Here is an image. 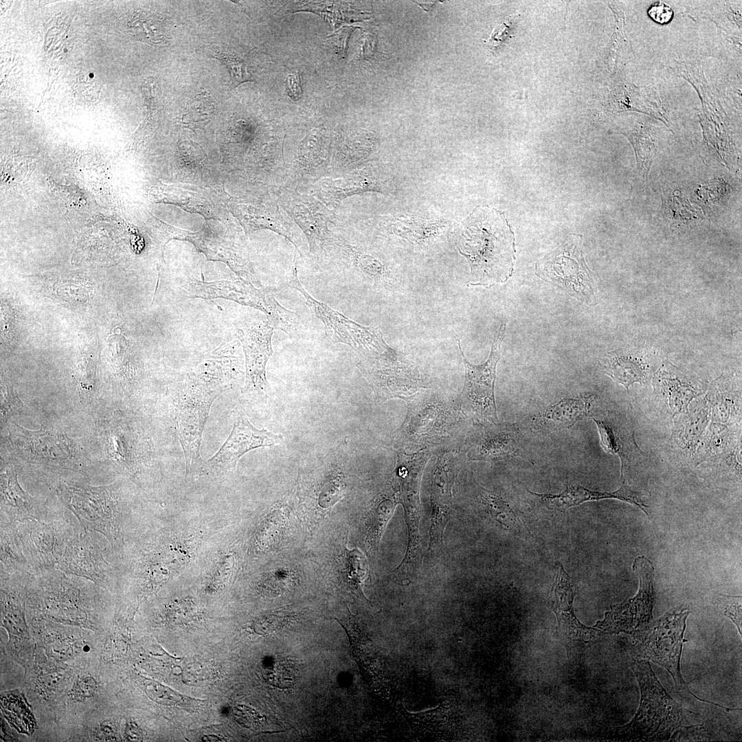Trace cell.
Masks as SVG:
<instances>
[{"label":"cell","instance_id":"cell-26","mask_svg":"<svg viewBox=\"0 0 742 742\" xmlns=\"http://www.w3.org/2000/svg\"><path fill=\"white\" fill-rule=\"evenodd\" d=\"M595 422L603 449L608 453L616 455L621 462V476L625 467L640 458L642 452L636 442L634 431H624L606 419L591 418Z\"/></svg>","mask_w":742,"mask_h":742},{"label":"cell","instance_id":"cell-32","mask_svg":"<svg viewBox=\"0 0 742 742\" xmlns=\"http://www.w3.org/2000/svg\"><path fill=\"white\" fill-rule=\"evenodd\" d=\"M133 33L141 40L150 43H159L164 40L162 25L153 14L140 12L130 22Z\"/></svg>","mask_w":742,"mask_h":742},{"label":"cell","instance_id":"cell-29","mask_svg":"<svg viewBox=\"0 0 742 742\" xmlns=\"http://www.w3.org/2000/svg\"><path fill=\"white\" fill-rule=\"evenodd\" d=\"M600 364L607 375L627 390L634 383H641L644 377V368L640 361L621 353H607Z\"/></svg>","mask_w":742,"mask_h":742},{"label":"cell","instance_id":"cell-10","mask_svg":"<svg viewBox=\"0 0 742 742\" xmlns=\"http://www.w3.org/2000/svg\"><path fill=\"white\" fill-rule=\"evenodd\" d=\"M536 274L552 282L578 300L589 304L596 301L594 284L582 251V236H568L554 251L539 260Z\"/></svg>","mask_w":742,"mask_h":742},{"label":"cell","instance_id":"cell-21","mask_svg":"<svg viewBox=\"0 0 742 742\" xmlns=\"http://www.w3.org/2000/svg\"><path fill=\"white\" fill-rule=\"evenodd\" d=\"M535 496L549 508L561 512L587 502L605 499H619L638 507L650 518L648 511L649 506L646 505L642 499V494L632 490L625 480L622 481L620 488L614 492L595 491L581 485H567L565 490L560 493H535Z\"/></svg>","mask_w":742,"mask_h":742},{"label":"cell","instance_id":"cell-12","mask_svg":"<svg viewBox=\"0 0 742 742\" xmlns=\"http://www.w3.org/2000/svg\"><path fill=\"white\" fill-rule=\"evenodd\" d=\"M505 330V324L501 325L494 336L489 357L481 365L469 362L458 341L465 370V380L459 398V406L467 416L495 424L498 422L495 398L496 368L501 356V345Z\"/></svg>","mask_w":742,"mask_h":742},{"label":"cell","instance_id":"cell-6","mask_svg":"<svg viewBox=\"0 0 742 742\" xmlns=\"http://www.w3.org/2000/svg\"><path fill=\"white\" fill-rule=\"evenodd\" d=\"M224 390V386L198 379L188 381L179 392L176 429L190 475L200 473L203 464L200 456L202 434L211 405Z\"/></svg>","mask_w":742,"mask_h":742},{"label":"cell","instance_id":"cell-18","mask_svg":"<svg viewBox=\"0 0 742 742\" xmlns=\"http://www.w3.org/2000/svg\"><path fill=\"white\" fill-rule=\"evenodd\" d=\"M576 589L563 565L558 563L548 596V603L554 613L559 631L566 637L589 641L603 633L595 627L583 625L576 618L573 603Z\"/></svg>","mask_w":742,"mask_h":742},{"label":"cell","instance_id":"cell-31","mask_svg":"<svg viewBox=\"0 0 742 742\" xmlns=\"http://www.w3.org/2000/svg\"><path fill=\"white\" fill-rule=\"evenodd\" d=\"M395 493L390 497L381 499L371 510L366 522V541L372 552L378 549L385 528L398 502Z\"/></svg>","mask_w":742,"mask_h":742},{"label":"cell","instance_id":"cell-22","mask_svg":"<svg viewBox=\"0 0 742 742\" xmlns=\"http://www.w3.org/2000/svg\"><path fill=\"white\" fill-rule=\"evenodd\" d=\"M596 398L590 394L564 398L534 416L533 423L545 430L572 428L578 421L591 417L590 409Z\"/></svg>","mask_w":742,"mask_h":742},{"label":"cell","instance_id":"cell-24","mask_svg":"<svg viewBox=\"0 0 742 742\" xmlns=\"http://www.w3.org/2000/svg\"><path fill=\"white\" fill-rule=\"evenodd\" d=\"M469 460L496 462L521 455L515 431L507 427H485L470 447Z\"/></svg>","mask_w":742,"mask_h":742},{"label":"cell","instance_id":"cell-40","mask_svg":"<svg viewBox=\"0 0 742 742\" xmlns=\"http://www.w3.org/2000/svg\"><path fill=\"white\" fill-rule=\"evenodd\" d=\"M1 422H6L10 416L19 413L23 407V402L12 387L1 390Z\"/></svg>","mask_w":742,"mask_h":742},{"label":"cell","instance_id":"cell-16","mask_svg":"<svg viewBox=\"0 0 742 742\" xmlns=\"http://www.w3.org/2000/svg\"><path fill=\"white\" fill-rule=\"evenodd\" d=\"M358 367L372 385L379 399L392 397L403 399L417 391L419 379L412 364L396 359L361 358Z\"/></svg>","mask_w":742,"mask_h":742},{"label":"cell","instance_id":"cell-23","mask_svg":"<svg viewBox=\"0 0 742 742\" xmlns=\"http://www.w3.org/2000/svg\"><path fill=\"white\" fill-rule=\"evenodd\" d=\"M387 182L370 168L339 179H324L319 182V197L327 204L335 205L342 199L366 191L383 192Z\"/></svg>","mask_w":742,"mask_h":742},{"label":"cell","instance_id":"cell-25","mask_svg":"<svg viewBox=\"0 0 742 742\" xmlns=\"http://www.w3.org/2000/svg\"><path fill=\"white\" fill-rule=\"evenodd\" d=\"M478 497L484 511L502 528L532 546L537 544L524 519L500 496L481 487Z\"/></svg>","mask_w":742,"mask_h":742},{"label":"cell","instance_id":"cell-13","mask_svg":"<svg viewBox=\"0 0 742 742\" xmlns=\"http://www.w3.org/2000/svg\"><path fill=\"white\" fill-rule=\"evenodd\" d=\"M633 570L639 578L638 593L634 597L613 605L605 613L603 620L597 622L594 627L603 633H630L645 626L653 618L655 602L653 563L644 556H638L633 561Z\"/></svg>","mask_w":742,"mask_h":742},{"label":"cell","instance_id":"cell-19","mask_svg":"<svg viewBox=\"0 0 742 742\" xmlns=\"http://www.w3.org/2000/svg\"><path fill=\"white\" fill-rule=\"evenodd\" d=\"M49 516L46 502L30 495L21 487L12 466L1 471V519L12 522L40 521Z\"/></svg>","mask_w":742,"mask_h":742},{"label":"cell","instance_id":"cell-20","mask_svg":"<svg viewBox=\"0 0 742 742\" xmlns=\"http://www.w3.org/2000/svg\"><path fill=\"white\" fill-rule=\"evenodd\" d=\"M27 576V575H26ZM1 576V620L19 646L27 645L30 636L25 620V576Z\"/></svg>","mask_w":742,"mask_h":742},{"label":"cell","instance_id":"cell-41","mask_svg":"<svg viewBox=\"0 0 742 742\" xmlns=\"http://www.w3.org/2000/svg\"><path fill=\"white\" fill-rule=\"evenodd\" d=\"M146 693L150 699L163 704H175L179 701V696L175 692L153 682H146Z\"/></svg>","mask_w":742,"mask_h":742},{"label":"cell","instance_id":"cell-27","mask_svg":"<svg viewBox=\"0 0 742 742\" xmlns=\"http://www.w3.org/2000/svg\"><path fill=\"white\" fill-rule=\"evenodd\" d=\"M1 576H24L32 573L19 541L15 522L1 519Z\"/></svg>","mask_w":742,"mask_h":742},{"label":"cell","instance_id":"cell-33","mask_svg":"<svg viewBox=\"0 0 742 742\" xmlns=\"http://www.w3.org/2000/svg\"><path fill=\"white\" fill-rule=\"evenodd\" d=\"M431 508L428 552H431L438 546L442 545L445 528L451 519L453 513L451 504L431 499Z\"/></svg>","mask_w":742,"mask_h":742},{"label":"cell","instance_id":"cell-14","mask_svg":"<svg viewBox=\"0 0 742 742\" xmlns=\"http://www.w3.org/2000/svg\"><path fill=\"white\" fill-rule=\"evenodd\" d=\"M283 440L281 434L256 429L246 415L240 412L227 439L213 457L203 461L200 473L218 476L233 471L239 459L249 451L272 446Z\"/></svg>","mask_w":742,"mask_h":742},{"label":"cell","instance_id":"cell-35","mask_svg":"<svg viewBox=\"0 0 742 742\" xmlns=\"http://www.w3.org/2000/svg\"><path fill=\"white\" fill-rule=\"evenodd\" d=\"M212 57L218 59L228 69L230 74L229 86L235 88L245 82L253 81L248 72L246 63L240 58L223 51L215 52Z\"/></svg>","mask_w":742,"mask_h":742},{"label":"cell","instance_id":"cell-37","mask_svg":"<svg viewBox=\"0 0 742 742\" xmlns=\"http://www.w3.org/2000/svg\"><path fill=\"white\" fill-rule=\"evenodd\" d=\"M714 603L722 615L734 622L741 636V596L717 594Z\"/></svg>","mask_w":742,"mask_h":742},{"label":"cell","instance_id":"cell-8","mask_svg":"<svg viewBox=\"0 0 742 742\" xmlns=\"http://www.w3.org/2000/svg\"><path fill=\"white\" fill-rule=\"evenodd\" d=\"M190 295L205 299L224 297L262 311L274 328L282 330L291 338L302 331L299 315L282 306L270 288L257 289L249 282L235 280L201 282L195 281L185 287Z\"/></svg>","mask_w":742,"mask_h":742},{"label":"cell","instance_id":"cell-34","mask_svg":"<svg viewBox=\"0 0 742 742\" xmlns=\"http://www.w3.org/2000/svg\"><path fill=\"white\" fill-rule=\"evenodd\" d=\"M297 669L295 665L286 659H280L264 672L265 679L278 688L290 687L295 682Z\"/></svg>","mask_w":742,"mask_h":742},{"label":"cell","instance_id":"cell-9","mask_svg":"<svg viewBox=\"0 0 742 742\" xmlns=\"http://www.w3.org/2000/svg\"><path fill=\"white\" fill-rule=\"evenodd\" d=\"M287 286L299 291L304 295L306 304L322 322L330 338L335 342L350 346L361 358L395 359L399 357L385 343L379 328L361 326L326 304L317 301L300 284L296 268Z\"/></svg>","mask_w":742,"mask_h":742},{"label":"cell","instance_id":"cell-38","mask_svg":"<svg viewBox=\"0 0 742 742\" xmlns=\"http://www.w3.org/2000/svg\"><path fill=\"white\" fill-rule=\"evenodd\" d=\"M86 732L91 741H117V726L116 721L111 718L98 719L86 726Z\"/></svg>","mask_w":742,"mask_h":742},{"label":"cell","instance_id":"cell-28","mask_svg":"<svg viewBox=\"0 0 742 742\" xmlns=\"http://www.w3.org/2000/svg\"><path fill=\"white\" fill-rule=\"evenodd\" d=\"M652 128L645 123L636 122L633 126L621 132L631 142L636 153L638 170L646 179L657 151V141Z\"/></svg>","mask_w":742,"mask_h":742},{"label":"cell","instance_id":"cell-17","mask_svg":"<svg viewBox=\"0 0 742 742\" xmlns=\"http://www.w3.org/2000/svg\"><path fill=\"white\" fill-rule=\"evenodd\" d=\"M282 202L284 210L304 233L311 253L336 245L337 238L335 239L328 229L329 212L321 203L288 191L284 192Z\"/></svg>","mask_w":742,"mask_h":742},{"label":"cell","instance_id":"cell-39","mask_svg":"<svg viewBox=\"0 0 742 742\" xmlns=\"http://www.w3.org/2000/svg\"><path fill=\"white\" fill-rule=\"evenodd\" d=\"M184 120L199 121L207 119L213 112L214 104L211 96L206 92L195 95L188 104Z\"/></svg>","mask_w":742,"mask_h":742},{"label":"cell","instance_id":"cell-36","mask_svg":"<svg viewBox=\"0 0 742 742\" xmlns=\"http://www.w3.org/2000/svg\"><path fill=\"white\" fill-rule=\"evenodd\" d=\"M346 558L348 561V579L351 586L361 595H363L362 585L368 574V565L366 558L357 549L347 551Z\"/></svg>","mask_w":742,"mask_h":742},{"label":"cell","instance_id":"cell-7","mask_svg":"<svg viewBox=\"0 0 742 742\" xmlns=\"http://www.w3.org/2000/svg\"><path fill=\"white\" fill-rule=\"evenodd\" d=\"M15 524L32 573L56 567L68 543L82 528L71 515L58 514Z\"/></svg>","mask_w":742,"mask_h":742},{"label":"cell","instance_id":"cell-5","mask_svg":"<svg viewBox=\"0 0 742 742\" xmlns=\"http://www.w3.org/2000/svg\"><path fill=\"white\" fill-rule=\"evenodd\" d=\"M690 611L682 605L672 609L645 626L629 634L636 653L641 658L652 661L668 671L672 676L676 689L682 695L693 697L699 701L709 703L727 711L733 708L721 706L695 695L684 680L680 662L686 619Z\"/></svg>","mask_w":742,"mask_h":742},{"label":"cell","instance_id":"cell-15","mask_svg":"<svg viewBox=\"0 0 742 742\" xmlns=\"http://www.w3.org/2000/svg\"><path fill=\"white\" fill-rule=\"evenodd\" d=\"M245 356V382L243 393L264 396L267 387L266 365L273 353L274 328L268 322L245 321L236 326Z\"/></svg>","mask_w":742,"mask_h":742},{"label":"cell","instance_id":"cell-43","mask_svg":"<svg viewBox=\"0 0 742 742\" xmlns=\"http://www.w3.org/2000/svg\"><path fill=\"white\" fill-rule=\"evenodd\" d=\"M284 625V620L283 621L281 618L271 616L257 621L254 629L258 634L269 635L280 631Z\"/></svg>","mask_w":742,"mask_h":742},{"label":"cell","instance_id":"cell-46","mask_svg":"<svg viewBox=\"0 0 742 742\" xmlns=\"http://www.w3.org/2000/svg\"><path fill=\"white\" fill-rule=\"evenodd\" d=\"M143 731L134 722H128L124 730V739L128 741H141L143 739Z\"/></svg>","mask_w":742,"mask_h":742},{"label":"cell","instance_id":"cell-45","mask_svg":"<svg viewBox=\"0 0 742 742\" xmlns=\"http://www.w3.org/2000/svg\"><path fill=\"white\" fill-rule=\"evenodd\" d=\"M286 90L290 97L295 100H298L302 93L299 74H293L289 75L286 78Z\"/></svg>","mask_w":742,"mask_h":742},{"label":"cell","instance_id":"cell-2","mask_svg":"<svg viewBox=\"0 0 742 742\" xmlns=\"http://www.w3.org/2000/svg\"><path fill=\"white\" fill-rule=\"evenodd\" d=\"M456 243L471 267L469 285L490 287L512 276L515 238L502 212L476 207L459 227Z\"/></svg>","mask_w":742,"mask_h":742},{"label":"cell","instance_id":"cell-44","mask_svg":"<svg viewBox=\"0 0 742 742\" xmlns=\"http://www.w3.org/2000/svg\"><path fill=\"white\" fill-rule=\"evenodd\" d=\"M648 14L654 21L660 24L668 23L673 15L671 7L662 2L653 5L648 10Z\"/></svg>","mask_w":742,"mask_h":742},{"label":"cell","instance_id":"cell-11","mask_svg":"<svg viewBox=\"0 0 742 742\" xmlns=\"http://www.w3.org/2000/svg\"><path fill=\"white\" fill-rule=\"evenodd\" d=\"M111 554V546L103 535L82 528L68 543L57 567L112 592L117 585V568L108 561Z\"/></svg>","mask_w":742,"mask_h":742},{"label":"cell","instance_id":"cell-30","mask_svg":"<svg viewBox=\"0 0 742 742\" xmlns=\"http://www.w3.org/2000/svg\"><path fill=\"white\" fill-rule=\"evenodd\" d=\"M104 684L99 674L81 670V673L74 675L73 684L67 690L65 701L71 706H81L83 704L91 703L100 706L97 703L103 694L102 690H105Z\"/></svg>","mask_w":742,"mask_h":742},{"label":"cell","instance_id":"cell-4","mask_svg":"<svg viewBox=\"0 0 742 742\" xmlns=\"http://www.w3.org/2000/svg\"><path fill=\"white\" fill-rule=\"evenodd\" d=\"M118 491L116 484L91 486L67 482H60L56 489L60 499L80 526L103 535L113 554L124 545L126 528V508Z\"/></svg>","mask_w":742,"mask_h":742},{"label":"cell","instance_id":"cell-42","mask_svg":"<svg viewBox=\"0 0 742 742\" xmlns=\"http://www.w3.org/2000/svg\"><path fill=\"white\" fill-rule=\"evenodd\" d=\"M513 23L510 20L497 25L493 30L488 40L486 43L492 49H497L504 45L513 34Z\"/></svg>","mask_w":742,"mask_h":742},{"label":"cell","instance_id":"cell-3","mask_svg":"<svg viewBox=\"0 0 742 742\" xmlns=\"http://www.w3.org/2000/svg\"><path fill=\"white\" fill-rule=\"evenodd\" d=\"M631 668L638 682L640 703L633 719L618 728L619 737L626 741H673L690 728L701 726L693 722L695 715L675 701L657 678L648 660H636Z\"/></svg>","mask_w":742,"mask_h":742},{"label":"cell","instance_id":"cell-1","mask_svg":"<svg viewBox=\"0 0 742 742\" xmlns=\"http://www.w3.org/2000/svg\"><path fill=\"white\" fill-rule=\"evenodd\" d=\"M26 614L29 620H47L63 625L107 631L113 611L110 592L58 567L25 577Z\"/></svg>","mask_w":742,"mask_h":742}]
</instances>
